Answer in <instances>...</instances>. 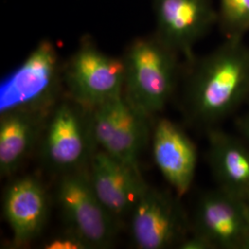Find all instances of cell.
Instances as JSON below:
<instances>
[{"mask_svg":"<svg viewBox=\"0 0 249 249\" xmlns=\"http://www.w3.org/2000/svg\"><path fill=\"white\" fill-rule=\"evenodd\" d=\"M55 194L68 228L92 249H107L113 244L120 223L100 200L87 168L60 175Z\"/></svg>","mask_w":249,"mask_h":249,"instance_id":"6","label":"cell"},{"mask_svg":"<svg viewBox=\"0 0 249 249\" xmlns=\"http://www.w3.org/2000/svg\"><path fill=\"white\" fill-rule=\"evenodd\" d=\"M221 4L228 26L237 31L249 29V0H221Z\"/></svg>","mask_w":249,"mask_h":249,"instance_id":"16","label":"cell"},{"mask_svg":"<svg viewBox=\"0 0 249 249\" xmlns=\"http://www.w3.org/2000/svg\"><path fill=\"white\" fill-rule=\"evenodd\" d=\"M97 148L140 169L141 153L151 141V117L137 110L123 95L89 108Z\"/></svg>","mask_w":249,"mask_h":249,"instance_id":"7","label":"cell"},{"mask_svg":"<svg viewBox=\"0 0 249 249\" xmlns=\"http://www.w3.org/2000/svg\"><path fill=\"white\" fill-rule=\"evenodd\" d=\"M242 199H243L244 203L246 205V209H247V211H248V213H249V193L244 196Z\"/></svg>","mask_w":249,"mask_h":249,"instance_id":"20","label":"cell"},{"mask_svg":"<svg viewBox=\"0 0 249 249\" xmlns=\"http://www.w3.org/2000/svg\"><path fill=\"white\" fill-rule=\"evenodd\" d=\"M87 170L92 187L108 212L119 223L129 218L148 186L140 169L98 149Z\"/></svg>","mask_w":249,"mask_h":249,"instance_id":"10","label":"cell"},{"mask_svg":"<svg viewBox=\"0 0 249 249\" xmlns=\"http://www.w3.org/2000/svg\"><path fill=\"white\" fill-rule=\"evenodd\" d=\"M157 37L191 61L192 48L216 18L212 0H155Z\"/></svg>","mask_w":249,"mask_h":249,"instance_id":"11","label":"cell"},{"mask_svg":"<svg viewBox=\"0 0 249 249\" xmlns=\"http://www.w3.org/2000/svg\"><path fill=\"white\" fill-rule=\"evenodd\" d=\"M177 55L157 36L137 38L124 52V98L151 118L161 112L173 96Z\"/></svg>","mask_w":249,"mask_h":249,"instance_id":"2","label":"cell"},{"mask_svg":"<svg viewBox=\"0 0 249 249\" xmlns=\"http://www.w3.org/2000/svg\"><path fill=\"white\" fill-rule=\"evenodd\" d=\"M249 97V48L234 36L196 65L188 80L185 112L195 124L212 127Z\"/></svg>","mask_w":249,"mask_h":249,"instance_id":"1","label":"cell"},{"mask_svg":"<svg viewBox=\"0 0 249 249\" xmlns=\"http://www.w3.org/2000/svg\"><path fill=\"white\" fill-rule=\"evenodd\" d=\"M237 128L249 144V112L241 116L237 120Z\"/></svg>","mask_w":249,"mask_h":249,"instance_id":"19","label":"cell"},{"mask_svg":"<svg viewBox=\"0 0 249 249\" xmlns=\"http://www.w3.org/2000/svg\"><path fill=\"white\" fill-rule=\"evenodd\" d=\"M49 113L16 111L0 116V175L16 174L39 146Z\"/></svg>","mask_w":249,"mask_h":249,"instance_id":"14","label":"cell"},{"mask_svg":"<svg viewBox=\"0 0 249 249\" xmlns=\"http://www.w3.org/2000/svg\"><path fill=\"white\" fill-rule=\"evenodd\" d=\"M65 93L89 109L124 93L123 57L101 51L92 40L83 38L79 47L63 66Z\"/></svg>","mask_w":249,"mask_h":249,"instance_id":"5","label":"cell"},{"mask_svg":"<svg viewBox=\"0 0 249 249\" xmlns=\"http://www.w3.org/2000/svg\"><path fill=\"white\" fill-rule=\"evenodd\" d=\"M208 159L220 188L243 198L249 193V149L215 126L207 128Z\"/></svg>","mask_w":249,"mask_h":249,"instance_id":"15","label":"cell"},{"mask_svg":"<svg viewBox=\"0 0 249 249\" xmlns=\"http://www.w3.org/2000/svg\"><path fill=\"white\" fill-rule=\"evenodd\" d=\"M178 248L181 249H214L213 246L209 241L195 232L187 236Z\"/></svg>","mask_w":249,"mask_h":249,"instance_id":"18","label":"cell"},{"mask_svg":"<svg viewBox=\"0 0 249 249\" xmlns=\"http://www.w3.org/2000/svg\"><path fill=\"white\" fill-rule=\"evenodd\" d=\"M65 95L56 47L43 40L0 86V116L10 112L49 113Z\"/></svg>","mask_w":249,"mask_h":249,"instance_id":"3","label":"cell"},{"mask_svg":"<svg viewBox=\"0 0 249 249\" xmlns=\"http://www.w3.org/2000/svg\"><path fill=\"white\" fill-rule=\"evenodd\" d=\"M45 249H91L89 244L76 231L68 228L45 241Z\"/></svg>","mask_w":249,"mask_h":249,"instance_id":"17","label":"cell"},{"mask_svg":"<svg viewBox=\"0 0 249 249\" xmlns=\"http://www.w3.org/2000/svg\"><path fill=\"white\" fill-rule=\"evenodd\" d=\"M193 232L214 249H249V216L243 199L220 187L206 193L196 205Z\"/></svg>","mask_w":249,"mask_h":249,"instance_id":"9","label":"cell"},{"mask_svg":"<svg viewBox=\"0 0 249 249\" xmlns=\"http://www.w3.org/2000/svg\"><path fill=\"white\" fill-rule=\"evenodd\" d=\"M179 198L149 185L144 189L129 216L130 236L137 249H170L187 238L190 226Z\"/></svg>","mask_w":249,"mask_h":249,"instance_id":"8","label":"cell"},{"mask_svg":"<svg viewBox=\"0 0 249 249\" xmlns=\"http://www.w3.org/2000/svg\"><path fill=\"white\" fill-rule=\"evenodd\" d=\"M151 142L155 164L175 194L182 197L195 177L196 145L180 125L168 118H158L152 124Z\"/></svg>","mask_w":249,"mask_h":249,"instance_id":"13","label":"cell"},{"mask_svg":"<svg viewBox=\"0 0 249 249\" xmlns=\"http://www.w3.org/2000/svg\"><path fill=\"white\" fill-rule=\"evenodd\" d=\"M39 149L45 165L60 175L87 168L98 150L89 110L65 93L47 117Z\"/></svg>","mask_w":249,"mask_h":249,"instance_id":"4","label":"cell"},{"mask_svg":"<svg viewBox=\"0 0 249 249\" xmlns=\"http://www.w3.org/2000/svg\"><path fill=\"white\" fill-rule=\"evenodd\" d=\"M3 213L15 248L36 240L45 229L49 213V197L43 182L32 175L13 180L4 193Z\"/></svg>","mask_w":249,"mask_h":249,"instance_id":"12","label":"cell"}]
</instances>
